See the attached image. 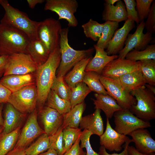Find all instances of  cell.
Returning <instances> with one entry per match:
<instances>
[{"instance_id": "1", "label": "cell", "mask_w": 155, "mask_h": 155, "mask_svg": "<svg viewBox=\"0 0 155 155\" xmlns=\"http://www.w3.org/2000/svg\"><path fill=\"white\" fill-rule=\"evenodd\" d=\"M61 61L59 47L55 49L50 54L46 61L37 66L35 73L37 87V106L38 111L44 106L56 75V70Z\"/></svg>"}, {"instance_id": "2", "label": "cell", "mask_w": 155, "mask_h": 155, "mask_svg": "<svg viewBox=\"0 0 155 155\" xmlns=\"http://www.w3.org/2000/svg\"><path fill=\"white\" fill-rule=\"evenodd\" d=\"M5 11L1 23L8 25L25 33L31 41L39 40L37 31L40 22L33 21L25 13L11 6L6 0H0Z\"/></svg>"}, {"instance_id": "3", "label": "cell", "mask_w": 155, "mask_h": 155, "mask_svg": "<svg viewBox=\"0 0 155 155\" xmlns=\"http://www.w3.org/2000/svg\"><path fill=\"white\" fill-rule=\"evenodd\" d=\"M31 41L23 32L14 27L0 23V50L1 55L12 53L27 54Z\"/></svg>"}, {"instance_id": "4", "label": "cell", "mask_w": 155, "mask_h": 155, "mask_svg": "<svg viewBox=\"0 0 155 155\" xmlns=\"http://www.w3.org/2000/svg\"><path fill=\"white\" fill-rule=\"evenodd\" d=\"M68 28H62L60 34L59 49L61 61L58 67L57 76L64 77L71 69L82 59L90 56L94 49L76 50L69 45Z\"/></svg>"}, {"instance_id": "5", "label": "cell", "mask_w": 155, "mask_h": 155, "mask_svg": "<svg viewBox=\"0 0 155 155\" xmlns=\"http://www.w3.org/2000/svg\"><path fill=\"white\" fill-rule=\"evenodd\" d=\"M136 103L129 109L139 118L149 121L155 119V96L145 86L131 92Z\"/></svg>"}, {"instance_id": "6", "label": "cell", "mask_w": 155, "mask_h": 155, "mask_svg": "<svg viewBox=\"0 0 155 155\" xmlns=\"http://www.w3.org/2000/svg\"><path fill=\"white\" fill-rule=\"evenodd\" d=\"M62 29L59 20L52 18L40 21L37 31L38 38L50 53L59 47Z\"/></svg>"}, {"instance_id": "7", "label": "cell", "mask_w": 155, "mask_h": 155, "mask_svg": "<svg viewBox=\"0 0 155 155\" xmlns=\"http://www.w3.org/2000/svg\"><path fill=\"white\" fill-rule=\"evenodd\" d=\"M37 98V89L35 84L12 93L8 103L20 112L27 115L36 108Z\"/></svg>"}, {"instance_id": "8", "label": "cell", "mask_w": 155, "mask_h": 155, "mask_svg": "<svg viewBox=\"0 0 155 155\" xmlns=\"http://www.w3.org/2000/svg\"><path fill=\"white\" fill-rule=\"evenodd\" d=\"M114 130L126 135L140 128H147L151 126L149 121H143L135 116L129 109H123L115 113L113 116Z\"/></svg>"}, {"instance_id": "9", "label": "cell", "mask_w": 155, "mask_h": 155, "mask_svg": "<svg viewBox=\"0 0 155 155\" xmlns=\"http://www.w3.org/2000/svg\"><path fill=\"white\" fill-rule=\"evenodd\" d=\"M99 79L107 92L123 109H129L136 103L135 98L115 79L100 75Z\"/></svg>"}, {"instance_id": "10", "label": "cell", "mask_w": 155, "mask_h": 155, "mask_svg": "<svg viewBox=\"0 0 155 155\" xmlns=\"http://www.w3.org/2000/svg\"><path fill=\"white\" fill-rule=\"evenodd\" d=\"M44 5L45 10H50L56 13L59 19L66 20L69 27H75L78 24L74 16L78 4L76 0H47Z\"/></svg>"}, {"instance_id": "11", "label": "cell", "mask_w": 155, "mask_h": 155, "mask_svg": "<svg viewBox=\"0 0 155 155\" xmlns=\"http://www.w3.org/2000/svg\"><path fill=\"white\" fill-rule=\"evenodd\" d=\"M37 67L29 54L23 53H12L9 55L3 76L34 73Z\"/></svg>"}, {"instance_id": "12", "label": "cell", "mask_w": 155, "mask_h": 155, "mask_svg": "<svg viewBox=\"0 0 155 155\" xmlns=\"http://www.w3.org/2000/svg\"><path fill=\"white\" fill-rule=\"evenodd\" d=\"M145 22L144 20L140 22L134 33L129 34L125 42V46L119 52L118 58L125 59L127 54L133 49L142 50L149 45L152 38V34L147 32L144 33Z\"/></svg>"}, {"instance_id": "13", "label": "cell", "mask_w": 155, "mask_h": 155, "mask_svg": "<svg viewBox=\"0 0 155 155\" xmlns=\"http://www.w3.org/2000/svg\"><path fill=\"white\" fill-rule=\"evenodd\" d=\"M36 108L30 113L22 129L14 147H26L36 138L45 133L37 121Z\"/></svg>"}, {"instance_id": "14", "label": "cell", "mask_w": 155, "mask_h": 155, "mask_svg": "<svg viewBox=\"0 0 155 155\" xmlns=\"http://www.w3.org/2000/svg\"><path fill=\"white\" fill-rule=\"evenodd\" d=\"M139 69L137 61L119 58L109 62L103 69L101 75L113 79Z\"/></svg>"}, {"instance_id": "15", "label": "cell", "mask_w": 155, "mask_h": 155, "mask_svg": "<svg viewBox=\"0 0 155 155\" xmlns=\"http://www.w3.org/2000/svg\"><path fill=\"white\" fill-rule=\"evenodd\" d=\"M106 130L100 137V143L101 146L110 152L120 151L122 150V145L129 138L127 135L118 133L113 129L108 118H106Z\"/></svg>"}, {"instance_id": "16", "label": "cell", "mask_w": 155, "mask_h": 155, "mask_svg": "<svg viewBox=\"0 0 155 155\" xmlns=\"http://www.w3.org/2000/svg\"><path fill=\"white\" fill-rule=\"evenodd\" d=\"M38 115L43 125L45 133L49 136L54 134L62 125L63 115L54 109L44 106L38 111Z\"/></svg>"}, {"instance_id": "17", "label": "cell", "mask_w": 155, "mask_h": 155, "mask_svg": "<svg viewBox=\"0 0 155 155\" xmlns=\"http://www.w3.org/2000/svg\"><path fill=\"white\" fill-rule=\"evenodd\" d=\"M135 26L133 21L127 19L121 28L117 29L106 48L108 55H116L123 49L129 32Z\"/></svg>"}, {"instance_id": "18", "label": "cell", "mask_w": 155, "mask_h": 155, "mask_svg": "<svg viewBox=\"0 0 155 155\" xmlns=\"http://www.w3.org/2000/svg\"><path fill=\"white\" fill-rule=\"evenodd\" d=\"M129 135L132 137L131 140L135 144V148L140 152L150 154L155 152V141L146 128L136 129Z\"/></svg>"}, {"instance_id": "19", "label": "cell", "mask_w": 155, "mask_h": 155, "mask_svg": "<svg viewBox=\"0 0 155 155\" xmlns=\"http://www.w3.org/2000/svg\"><path fill=\"white\" fill-rule=\"evenodd\" d=\"M35 73L3 76L0 80V82L12 93L26 86L36 84Z\"/></svg>"}, {"instance_id": "20", "label": "cell", "mask_w": 155, "mask_h": 155, "mask_svg": "<svg viewBox=\"0 0 155 155\" xmlns=\"http://www.w3.org/2000/svg\"><path fill=\"white\" fill-rule=\"evenodd\" d=\"M26 115L18 111L10 103H6L4 110L3 132L9 133L21 127Z\"/></svg>"}, {"instance_id": "21", "label": "cell", "mask_w": 155, "mask_h": 155, "mask_svg": "<svg viewBox=\"0 0 155 155\" xmlns=\"http://www.w3.org/2000/svg\"><path fill=\"white\" fill-rule=\"evenodd\" d=\"M100 113L101 110L96 109L92 114L82 117L79 125L80 128L88 131L92 135L100 137L104 130L103 121Z\"/></svg>"}, {"instance_id": "22", "label": "cell", "mask_w": 155, "mask_h": 155, "mask_svg": "<svg viewBox=\"0 0 155 155\" xmlns=\"http://www.w3.org/2000/svg\"><path fill=\"white\" fill-rule=\"evenodd\" d=\"M96 50L94 57L87 65L85 71L95 72L101 75L105 66L110 61L118 58V55H108L104 49L94 45Z\"/></svg>"}, {"instance_id": "23", "label": "cell", "mask_w": 155, "mask_h": 155, "mask_svg": "<svg viewBox=\"0 0 155 155\" xmlns=\"http://www.w3.org/2000/svg\"><path fill=\"white\" fill-rule=\"evenodd\" d=\"M95 99L91 98L95 105L94 108L103 111L106 118H111L116 112L122 109L117 104L116 101L108 95L95 93Z\"/></svg>"}, {"instance_id": "24", "label": "cell", "mask_w": 155, "mask_h": 155, "mask_svg": "<svg viewBox=\"0 0 155 155\" xmlns=\"http://www.w3.org/2000/svg\"><path fill=\"white\" fill-rule=\"evenodd\" d=\"M127 19L125 6L122 1L119 0L115 5L104 3V9L102 14V20L119 23Z\"/></svg>"}, {"instance_id": "25", "label": "cell", "mask_w": 155, "mask_h": 155, "mask_svg": "<svg viewBox=\"0 0 155 155\" xmlns=\"http://www.w3.org/2000/svg\"><path fill=\"white\" fill-rule=\"evenodd\" d=\"M116 79L127 91L131 92L146 84L140 70L125 74Z\"/></svg>"}, {"instance_id": "26", "label": "cell", "mask_w": 155, "mask_h": 155, "mask_svg": "<svg viewBox=\"0 0 155 155\" xmlns=\"http://www.w3.org/2000/svg\"><path fill=\"white\" fill-rule=\"evenodd\" d=\"M91 56L86 57L78 62L69 73L64 77L65 81L71 88L83 82L86 68L91 59Z\"/></svg>"}, {"instance_id": "27", "label": "cell", "mask_w": 155, "mask_h": 155, "mask_svg": "<svg viewBox=\"0 0 155 155\" xmlns=\"http://www.w3.org/2000/svg\"><path fill=\"white\" fill-rule=\"evenodd\" d=\"M27 54L38 66L46 61L50 53L42 42L38 40L30 42L28 47Z\"/></svg>"}, {"instance_id": "28", "label": "cell", "mask_w": 155, "mask_h": 155, "mask_svg": "<svg viewBox=\"0 0 155 155\" xmlns=\"http://www.w3.org/2000/svg\"><path fill=\"white\" fill-rule=\"evenodd\" d=\"M86 104L83 102L75 106L68 112L63 115L61 126L63 129L67 127L78 128Z\"/></svg>"}, {"instance_id": "29", "label": "cell", "mask_w": 155, "mask_h": 155, "mask_svg": "<svg viewBox=\"0 0 155 155\" xmlns=\"http://www.w3.org/2000/svg\"><path fill=\"white\" fill-rule=\"evenodd\" d=\"M21 127L13 131L6 133L2 131L0 134V155H5L15 147L18 140Z\"/></svg>"}, {"instance_id": "30", "label": "cell", "mask_w": 155, "mask_h": 155, "mask_svg": "<svg viewBox=\"0 0 155 155\" xmlns=\"http://www.w3.org/2000/svg\"><path fill=\"white\" fill-rule=\"evenodd\" d=\"M46 102V106L54 109L62 115L67 113L71 109L69 101L61 98L51 89Z\"/></svg>"}, {"instance_id": "31", "label": "cell", "mask_w": 155, "mask_h": 155, "mask_svg": "<svg viewBox=\"0 0 155 155\" xmlns=\"http://www.w3.org/2000/svg\"><path fill=\"white\" fill-rule=\"evenodd\" d=\"M119 22L107 21L104 23L101 37L96 44L99 48L104 49L112 38L115 32L119 26Z\"/></svg>"}, {"instance_id": "32", "label": "cell", "mask_w": 155, "mask_h": 155, "mask_svg": "<svg viewBox=\"0 0 155 155\" xmlns=\"http://www.w3.org/2000/svg\"><path fill=\"white\" fill-rule=\"evenodd\" d=\"M91 92L89 87L83 82L78 84L71 88L69 101L71 108L84 102L85 98Z\"/></svg>"}, {"instance_id": "33", "label": "cell", "mask_w": 155, "mask_h": 155, "mask_svg": "<svg viewBox=\"0 0 155 155\" xmlns=\"http://www.w3.org/2000/svg\"><path fill=\"white\" fill-rule=\"evenodd\" d=\"M100 75L94 71H85L83 82L91 91L98 94L108 95L99 79Z\"/></svg>"}, {"instance_id": "34", "label": "cell", "mask_w": 155, "mask_h": 155, "mask_svg": "<svg viewBox=\"0 0 155 155\" xmlns=\"http://www.w3.org/2000/svg\"><path fill=\"white\" fill-rule=\"evenodd\" d=\"M50 148L49 136L44 133L26 149V155H39Z\"/></svg>"}, {"instance_id": "35", "label": "cell", "mask_w": 155, "mask_h": 155, "mask_svg": "<svg viewBox=\"0 0 155 155\" xmlns=\"http://www.w3.org/2000/svg\"><path fill=\"white\" fill-rule=\"evenodd\" d=\"M125 58L134 61L155 60V45H148L145 49L142 50L138 51L133 49L127 54Z\"/></svg>"}, {"instance_id": "36", "label": "cell", "mask_w": 155, "mask_h": 155, "mask_svg": "<svg viewBox=\"0 0 155 155\" xmlns=\"http://www.w3.org/2000/svg\"><path fill=\"white\" fill-rule=\"evenodd\" d=\"M139 69L146 84L155 86V60L137 61Z\"/></svg>"}, {"instance_id": "37", "label": "cell", "mask_w": 155, "mask_h": 155, "mask_svg": "<svg viewBox=\"0 0 155 155\" xmlns=\"http://www.w3.org/2000/svg\"><path fill=\"white\" fill-rule=\"evenodd\" d=\"M103 25L104 23L100 24L90 19L87 22L83 24L82 27L86 36L96 41L101 37Z\"/></svg>"}, {"instance_id": "38", "label": "cell", "mask_w": 155, "mask_h": 155, "mask_svg": "<svg viewBox=\"0 0 155 155\" xmlns=\"http://www.w3.org/2000/svg\"><path fill=\"white\" fill-rule=\"evenodd\" d=\"M82 132L79 128L66 127L63 129L64 154L68 151L80 137Z\"/></svg>"}, {"instance_id": "39", "label": "cell", "mask_w": 155, "mask_h": 155, "mask_svg": "<svg viewBox=\"0 0 155 155\" xmlns=\"http://www.w3.org/2000/svg\"><path fill=\"white\" fill-rule=\"evenodd\" d=\"M51 89L61 98L69 101L71 89L65 81L64 77L56 76Z\"/></svg>"}, {"instance_id": "40", "label": "cell", "mask_w": 155, "mask_h": 155, "mask_svg": "<svg viewBox=\"0 0 155 155\" xmlns=\"http://www.w3.org/2000/svg\"><path fill=\"white\" fill-rule=\"evenodd\" d=\"M63 129L61 126L54 134L49 136L50 148L54 149L58 155L64 154Z\"/></svg>"}, {"instance_id": "41", "label": "cell", "mask_w": 155, "mask_h": 155, "mask_svg": "<svg viewBox=\"0 0 155 155\" xmlns=\"http://www.w3.org/2000/svg\"><path fill=\"white\" fill-rule=\"evenodd\" d=\"M153 0H136L138 16L140 22L147 18Z\"/></svg>"}, {"instance_id": "42", "label": "cell", "mask_w": 155, "mask_h": 155, "mask_svg": "<svg viewBox=\"0 0 155 155\" xmlns=\"http://www.w3.org/2000/svg\"><path fill=\"white\" fill-rule=\"evenodd\" d=\"M92 134L88 131L84 130L80 134V139L81 143L80 147L82 148H85L86 150V155H100L92 148L90 142V138Z\"/></svg>"}, {"instance_id": "43", "label": "cell", "mask_w": 155, "mask_h": 155, "mask_svg": "<svg viewBox=\"0 0 155 155\" xmlns=\"http://www.w3.org/2000/svg\"><path fill=\"white\" fill-rule=\"evenodd\" d=\"M126 10L127 19L135 22L138 24L140 23L137 11L135 10L136 1L134 0H124Z\"/></svg>"}, {"instance_id": "44", "label": "cell", "mask_w": 155, "mask_h": 155, "mask_svg": "<svg viewBox=\"0 0 155 155\" xmlns=\"http://www.w3.org/2000/svg\"><path fill=\"white\" fill-rule=\"evenodd\" d=\"M144 28L147 32L152 33L155 32V1H153L151 6L147 19L145 22Z\"/></svg>"}, {"instance_id": "45", "label": "cell", "mask_w": 155, "mask_h": 155, "mask_svg": "<svg viewBox=\"0 0 155 155\" xmlns=\"http://www.w3.org/2000/svg\"><path fill=\"white\" fill-rule=\"evenodd\" d=\"M131 142H132L131 139L129 138L124 144V147L123 150L119 154L114 153L112 154H110L107 152L106 149L102 146H101L99 149L98 154L100 155H129L128 151V147L129 144Z\"/></svg>"}, {"instance_id": "46", "label": "cell", "mask_w": 155, "mask_h": 155, "mask_svg": "<svg viewBox=\"0 0 155 155\" xmlns=\"http://www.w3.org/2000/svg\"><path fill=\"white\" fill-rule=\"evenodd\" d=\"M80 142L79 137L71 148L63 155H81L84 151L80 147Z\"/></svg>"}, {"instance_id": "47", "label": "cell", "mask_w": 155, "mask_h": 155, "mask_svg": "<svg viewBox=\"0 0 155 155\" xmlns=\"http://www.w3.org/2000/svg\"><path fill=\"white\" fill-rule=\"evenodd\" d=\"M11 92L0 82V103L8 102Z\"/></svg>"}, {"instance_id": "48", "label": "cell", "mask_w": 155, "mask_h": 155, "mask_svg": "<svg viewBox=\"0 0 155 155\" xmlns=\"http://www.w3.org/2000/svg\"><path fill=\"white\" fill-rule=\"evenodd\" d=\"M9 55H3L0 56V78L3 76L8 62Z\"/></svg>"}, {"instance_id": "49", "label": "cell", "mask_w": 155, "mask_h": 155, "mask_svg": "<svg viewBox=\"0 0 155 155\" xmlns=\"http://www.w3.org/2000/svg\"><path fill=\"white\" fill-rule=\"evenodd\" d=\"M26 147H17L14 148L5 155H26Z\"/></svg>"}, {"instance_id": "50", "label": "cell", "mask_w": 155, "mask_h": 155, "mask_svg": "<svg viewBox=\"0 0 155 155\" xmlns=\"http://www.w3.org/2000/svg\"><path fill=\"white\" fill-rule=\"evenodd\" d=\"M128 151L129 155H155L154 153L150 154H143L138 151L135 147L129 146L128 147Z\"/></svg>"}, {"instance_id": "51", "label": "cell", "mask_w": 155, "mask_h": 155, "mask_svg": "<svg viewBox=\"0 0 155 155\" xmlns=\"http://www.w3.org/2000/svg\"><path fill=\"white\" fill-rule=\"evenodd\" d=\"M45 1L44 0H28L27 2L29 7L31 9H33L38 4H41Z\"/></svg>"}, {"instance_id": "52", "label": "cell", "mask_w": 155, "mask_h": 155, "mask_svg": "<svg viewBox=\"0 0 155 155\" xmlns=\"http://www.w3.org/2000/svg\"><path fill=\"white\" fill-rule=\"evenodd\" d=\"M39 155H58L56 152L52 148H49L46 151L41 153Z\"/></svg>"}, {"instance_id": "53", "label": "cell", "mask_w": 155, "mask_h": 155, "mask_svg": "<svg viewBox=\"0 0 155 155\" xmlns=\"http://www.w3.org/2000/svg\"><path fill=\"white\" fill-rule=\"evenodd\" d=\"M3 106V103H1L0 105V125L3 126V119L2 116V111Z\"/></svg>"}, {"instance_id": "54", "label": "cell", "mask_w": 155, "mask_h": 155, "mask_svg": "<svg viewBox=\"0 0 155 155\" xmlns=\"http://www.w3.org/2000/svg\"><path fill=\"white\" fill-rule=\"evenodd\" d=\"M145 86L151 92L155 94V86L151 85L148 84H146Z\"/></svg>"}, {"instance_id": "55", "label": "cell", "mask_w": 155, "mask_h": 155, "mask_svg": "<svg viewBox=\"0 0 155 155\" xmlns=\"http://www.w3.org/2000/svg\"><path fill=\"white\" fill-rule=\"evenodd\" d=\"M119 0H106L105 3L109 5H113L114 3Z\"/></svg>"}, {"instance_id": "56", "label": "cell", "mask_w": 155, "mask_h": 155, "mask_svg": "<svg viewBox=\"0 0 155 155\" xmlns=\"http://www.w3.org/2000/svg\"><path fill=\"white\" fill-rule=\"evenodd\" d=\"M3 126L0 125V134L3 131Z\"/></svg>"}, {"instance_id": "57", "label": "cell", "mask_w": 155, "mask_h": 155, "mask_svg": "<svg viewBox=\"0 0 155 155\" xmlns=\"http://www.w3.org/2000/svg\"><path fill=\"white\" fill-rule=\"evenodd\" d=\"M81 155H86V152L84 151Z\"/></svg>"}, {"instance_id": "58", "label": "cell", "mask_w": 155, "mask_h": 155, "mask_svg": "<svg viewBox=\"0 0 155 155\" xmlns=\"http://www.w3.org/2000/svg\"><path fill=\"white\" fill-rule=\"evenodd\" d=\"M1 55V53L0 50V56Z\"/></svg>"}, {"instance_id": "59", "label": "cell", "mask_w": 155, "mask_h": 155, "mask_svg": "<svg viewBox=\"0 0 155 155\" xmlns=\"http://www.w3.org/2000/svg\"><path fill=\"white\" fill-rule=\"evenodd\" d=\"M1 104V103H0V105Z\"/></svg>"}]
</instances>
